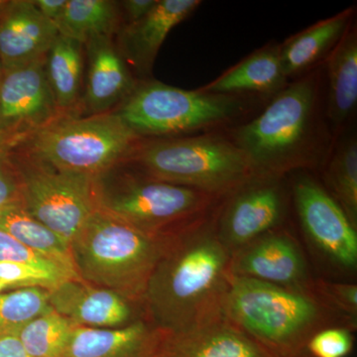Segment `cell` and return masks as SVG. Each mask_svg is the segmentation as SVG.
<instances>
[{"instance_id":"6da1fadb","label":"cell","mask_w":357,"mask_h":357,"mask_svg":"<svg viewBox=\"0 0 357 357\" xmlns=\"http://www.w3.org/2000/svg\"><path fill=\"white\" fill-rule=\"evenodd\" d=\"M230 260L211 218L171 237L143 296L144 318L175 335L222 317Z\"/></svg>"},{"instance_id":"7a4b0ae2","label":"cell","mask_w":357,"mask_h":357,"mask_svg":"<svg viewBox=\"0 0 357 357\" xmlns=\"http://www.w3.org/2000/svg\"><path fill=\"white\" fill-rule=\"evenodd\" d=\"M333 309L316 288L281 287L230 277L222 314L276 357L306 351L310 338L331 323Z\"/></svg>"},{"instance_id":"3957f363","label":"cell","mask_w":357,"mask_h":357,"mask_svg":"<svg viewBox=\"0 0 357 357\" xmlns=\"http://www.w3.org/2000/svg\"><path fill=\"white\" fill-rule=\"evenodd\" d=\"M172 236H149L98 208L70 241V252L82 280L141 305Z\"/></svg>"},{"instance_id":"277c9868","label":"cell","mask_w":357,"mask_h":357,"mask_svg":"<svg viewBox=\"0 0 357 357\" xmlns=\"http://www.w3.org/2000/svg\"><path fill=\"white\" fill-rule=\"evenodd\" d=\"M139 138L112 112L64 115L4 146L52 170L98 178L126 163Z\"/></svg>"},{"instance_id":"5b68a950","label":"cell","mask_w":357,"mask_h":357,"mask_svg":"<svg viewBox=\"0 0 357 357\" xmlns=\"http://www.w3.org/2000/svg\"><path fill=\"white\" fill-rule=\"evenodd\" d=\"M126 163L134 164L154 180L220 199L253 178L243 152L218 135L138 142Z\"/></svg>"},{"instance_id":"8992f818","label":"cell","mask_w":357,"mask_h":357,"mask_svg":"<svg viewBox=\"0 0 357 357\" xmlns=\"http://www.w3.org/2000/svg\"><path fill=\"white\" fill-rule=\"evenodd\" d=\"M317 100L316 79L304 77L282 89L261 114L237 129L232 142L248 160L253 178H280L302 163Z\"/></svg>"},{"instance_id":"52a82bcc","label":"cell","mask_w":357,"mask_h":357,"mask_svg":"<svg viewBox=\"0 0 357 357\" xmlns=\"http://www.w3.org/2000/svg\"><path fill=\"white\" fill-rule=\"evenodd\" d=\"M98 208L152 236H169L208 220L220 198L143 175L96 178Z\"/></svg>"},{"instance_id":"ba28073f","label":"cell","mask_w":357,"mask_h":357,"mask_svg":"<svg viewBox=\"0 0 357 357\" xmlns=\"http://www.w3.org/2000/svg\"><path fill=\"white\" fill-rule=\"evenodd\" d=\"M243 107L236 96L187 91L152 81L136 86L115 114L142 137L215 128L236 119Z\"/></svg>"},{"instance_id":"9c48e42d","label":"cell","mask_w":357,"mask_h":357,"mask_svg":"<svg viewBox=\"0 0 357 357\" xmlns=\"http://www.w3.org/2000/svg\"><path fill=\"white\" fill-rule=\"evenodd\" d=\"M3 147L20 181L25 210L70 243L98 208L96 178L58 172Z\"/></svg>"},{"instance_id":"30bf717a","label":"cell","mask_w":357,"mask_h":357,"mask_svg":"<svg viewBox=\"0 0 357 357\" xmlns=\"http://www.w3.org/2000/svg\"><path fill=\"white\" fill-rule=\"evenodd\" d=\"M46 56V55H45ZM45 56L0 75V143L13 144L64 116L45 72Z\"/></svg>"},{"instance_id":"8fae6325","label":"cell","mask_w":357,"mask_h":357,"mask_svg":"<svg viewBox=\"0 0 357 357\" xmlns=\"http://www.w3.org/2000/svg\"><path fill=\"white\" fill-rule=\"evenodd\" d=\"M293 198L307 238L333 264L357 266L356 227L325 188L307 175L296 178Z\"/></svg>"},{"instance_id":"7c38bea8","label":"cell","mask_w":357,"mask_h":357,"mask_svg":"<svg viewBox=\"0 0 357 357\" xmlns=\"http://www.w3.org/2000/svg\"><path fill=\"white\" fill-rule=\"evenodd\" d=\"M278 178H251L232 192L213 220L218 238L230 255L278 229L286 208L285 194Z\"/></svg>"},{"instance_id":"4fadbf2b","label":"cell","mask_w":357,"mask_h":357,"mask_svg":"<svg viewBox=\"0 0 357 357\" xmlns=\"http://www.w3.org/2000/svg\"><path fill=\"white\" fill-rule=\"evenodd\" d=\"M234 276L281 287L311 289L306 260L292 236L278 229L258 237L231 255Z\"/></svg>"},{"instance_id":"5bb4252c","label":"cell","mask_w":357,"mask_h":357,"mask_svg":"<svg viewBox=\"0 0 357 357\" xmlns=\"http://www.w3.org/2000/svg\"><path fill=\"white\" fill-rule=\"evenodd\" d=\"M49 302L59 314L86 328H123L145 319L138 303L84 280L67 281L50 291Z\"/></svg>"},{"instance_id":"9a60e30c","label":"cell","mask_w":357,"mask_h":357,"mask_svg":"<svg viewBox=\"0 0 357 357\" xmlns=\"http://www.w3.org/2000/svg\"><path fill=\"white\" fill-rule=\"evenodd\" d=\"M168 337L146 319L119 328L75 326L61 357H162Z\"/></svg>"},{"instance_id":"2e32d148","label":"cell","mask_w":357,"mask_h":357,"mask_svg":"<svg viewBox=\"0 0 357 357\" xmlns=\"http://www.w3.org/2000/svg\"><path fill=\"white\" fill-rule=\"evenodd\" d=\"M59 35L33 0H10L0 14V63L2 69L28 64L44 57Z\"/></svg>"},{"instance_id":"e0dca14e","label":"cell","mask_w":357,"mask_h":357,"mask_svg":"<svg viewBox=\"0 0 357 357\" xmlns=\"http://www.w3.org/2000/svg\"><path fill=\"white\" fill-rule=\"evenodd\" d=\"M84 46L88 57L84 107L91 115L112 112L136 88L126 59L112 38L91 40Z\"/></svg>"},{"instance_id":"ac0fdd59","label":"cell","mask_w":357,"mask_h":357,"mask_svg":"<svg viewBox=\"0 0 357 357\" xmlns=\"http://www.w3.org/2000/svg\"><path fill=\"white\" fill-rule=\"evenodd\" d=\"M201 4L199 0H157L145 17L123 28L119 47L123 58L142 74L149 73L169 33Z\"/></svg>"},{"instance_id":"d6986e66","label":"cell","mask_w":357,"mask_h":357,"mask_svg":"<svg viewBox=\"0 0 357 357\" xmlns=\"http://www.w3.org/2000/svg\"><path fill=\"white\" fill-rule=\"evenodd\" d=\"M164 357H276L225 317L169 335Z\"/></svg>"},{"instance_id":"ffe728a7","label":"cell","mask_w":357,"mask_h":357,"mask_svg":"<svg viewBox=\"0 0 357 357\" xmlns=\"http://www.w3.org/2000/svg\"><path fill=\"white\" fill-rule=\"evenodd\" d=\"M286 81L287 77L282 69L280 45H268L199 89L206 93L227 96L243 93H269L280 91Z\"/></svg>"},{"instance_id":"44dd1931","label":"cell","mask_w":357,"mask_h":357,"mask_svg":"<svg viewBox=\"0 0 357 357\" xmlns=\"http://www.w3.org/2000/svg\"><path fill=\"white\" fill-rule=\"evenodd\" d=\"M352 9L319 21L280 45V60L285 77L305 72L330 54L349 29Z\"/></svg>"},{"instance_id":"7402d4cb","label":"cell","mask_w":357,"mask_h":357,"mask_svg":"<svg viewBox=\"0 0 357 357\" xmlns=\"http://www.w3.org/2000/svg\"><path fill=\"white\" fill-rule=\"evenodd\" d=\"M45 72L58 109L70 115L81 98L83 44L59 34L45 56Z\"/></svg>"},{"instance_id":"603a6c76","label":"cell","mask_w":357,"mask_h":357,"mask_svg":"<svg viewBox=\"0 0 357 357\" xmlns=\"http://www.w3.org/2000/svg\"><path fill=\"white\" fill-rule=\"evenodd\" d=\"M328 117L335 126L344 124L357 105V36L349 28L328 54Z\"/></svg>"},{"instance_id":"cb8c5ba5","label":"cell","mask_w":357,"mask_h":357,"mask_svg":"<svg viewBox=\"0 0 357 357\" xmlns=\"http://www.w3.org/2000/svg\"><path fill=\"white\" fill-rule=\"evenodd\" d=\"M121 22V4L112 0H68L59 34L86 45L91 40L112 38Z\"/></svg>"},{"instance_id":"d4e9b609","label":"cell","mask_w":357,"mask_h":357,"mask_svg":"<svg viewBox=\"0 0 357 357\" xmlns=\"http://www.w3.org/2000/svg\"><path fill=\"white\" fill-rule=\"evenodd\" d=\"M0 229L39 255L76 271L70 243L33 218L23 204L0 211Z\"/></svg>"},{"instance_id":"484cf974","label":"cell","mask_w":357,"mask_h":357,"mask_svg":"<svg viewBox=\"0 0 357 357\" xmlns=\"http://www.w3.org/2000/svg\"><path fill=\"white\" fill-rule=\"evenodd\" d=\"M75 326L53 310L21 326L13 335L33 357H61Z\"/></svg>"},{"instance_id":"4316f807","label":"cell","mask_w":357,"mask_h":357,"mask_svg":"<svg viewBox=\"0 0 357 357\" xmlns=\"http://www.w3.org/2000/svg\"><path fill=\"white\" fill-rule=\"evenodd\" d=\"M331 196L340 204L352 225L357 227V142L344 141L337 148L326 170Z\"/></svg>"},{"instance_id":"83f0119b","label":"cell","mask_w":357,"mask_h":357,"mask_svg":"<svg viewBox=\"0 0 357 357\" xmlns=\"http://www.w3.org/2000/svg\"><path fill=\"white\" fill-rule=\"evenodd\" d=\"M49 297L50 291L38 287L0 293V335L15 333L32 319L53 311Z\"/></svg>"},{"instance_id":"f1b7e54d","label":"cell","mask_w":357,"mask_h":357,"mask_svg":"<svg viewBox=\"0 0 357 357\" xmlns=\"http://www.w3.org/2000/svg\"><path fill=\"white\" fill-rule=\"evenodd\" d=\"M70 280H82L75 270L55 265L42 267L24 263L0 262V283L6 291L38 287L52 291Z\"/></svg>"},{"instance_id":"f546056e","label":"cell","mask_w":357,"mask_h":357,"mask_svg":"<svg viewBox=\"0 0 357 357\" xmlns=\"http://www.w3.org/2000/svg\"><path fill=\"white\" fill-rule=\"evenodd\" d=\"M354 338L345 328H328L314 333L307 344V351L314 357H344L351 352Z\"/></svg>"},{"instance_id":"4dcf8cb0","label":"cell","mask_w":357,"mask_h":357,"mask_svg":"<svg viewBox=\"0 0 357 357\" xmlns=\"http://www.w3.org/2000/svg\"><path fill=\"white\" fill-rule=\"evenodd\" d=\"M0 262L24 263V264L42 267L63 265L39 255L36 251L20 243L1 229H0Z\"/></svg>"},{"instance_id":"1f68e13d","label":"cell","mask_w":357,"mask_h":357,"mask_svg":"<svg viewBox=\"0 0 357 357\" xmlns=\"http://www.w3.org/2000/svg\"><path fill=\"white\" fill-rule=\"evenodd\" d=\"M317 292L326 300V302L338 311L349 314L351 319L357 314V286L347 283H318Z\"/></svg>"},{"instance_id":"d6a6232c","label":"cell","mask_w":357,"mask_h":357,"mask_svg":"<svg viewBox=\"0 0 357 357\" xmlns=\"http://www.w3.org/2000/svg\"><path fill=\"white\" fill-rule=\"evenodd\" d=\"M17 204H22L20 181L3 145L0 144V211Z\"/></svg>"},{"instance_id":"836d02e7","label":"cell","mask_w":357,"mask_h":357,"mask_svg":"<svg viewBox=\"0 0 357 357\" xmlns=\"http://www.w3.org/2000/svg\"><path fill=\"white\" fill-rule=\"evenodd\" d=\"M157 0H126L119 2L128 24H133L147 15L156 4Z\"/></svg>"},{"instance_id":"e575fe53","label":"cell","mask_w":357,"mask_h":357,"mask_svg":"<svg viewBox=\"0 0 357 357\" xmlns=\"http://www.w3.org/2000/svg\"><path fill=\"white\" fill-rule=\"evenodd\" d=\"M0 357H33L13 333L0 335Z\"/></svg>"},{"instance_id":"d590c367","label":"cell","mask_w":357,"mask_h":357,"mask_svg":"<svg viewBox=\"0 0 357 357\" xmlns=\"http://www.w3.org/2000/svg\"><path fill=\"white\" fill-rule=\"evenodd\" d=\"M68 0H33V3L46 20L55 24L64 13Z\"/></svg>"},{"instance_id":"8d00e7d4","label":"cell","mask_w":357,"mask_h":357,"mask_svg":"<svg viewBox=\"0 0 357 357\" xmlns=\"http://www.w3.org/2000/svg\"><path fill=\"white\" fill-rule=\"evenodd\" d=\"M9 2H10L9 0H0V14L3 13L4 9L8 6Z\"/></svg>"},{"instance_id":"74e56055","label":"cell","mask_w":357,"mask_h":357,"mask_svg":"<svg viewBox=\"0 0 357 357\" xmlns=\"http://www.w3.org/2000/svg\"><path fill=\"white\" fill-rule=\"evenodd\" d=\"M289 357H307V349L306 351L301 352L299 354H296V356H289Z\"/></svg>"},{"instance_id":"f35d334b","label":"cell","mask_w":357,"mask_h":357,"mask_svg":"<svg viewBox=\"0 0 357 357\" xmlns=\"http://www.w3.org/2000/svg\"><path fill=\"white\" fill-rule=\"evenodd\" d=\"M3 291H6V288H4V286L0 283V293L3 292Z\"/></svg>"},{"instance_id":"ab89813d","label":"cell","mask_w":357,"mask_h":357,"mask_svg":"<svg viewBox=\"0 0 357 357\" xmlns=\"http://www.w3.org/2000/svg\"><path fill=\"white\" fill-rule=\"evenodd\" d=\"M1 70H2V66H1V63H0V75H1Z\"/></svg>"},{"instance_id":"60d3db41","label":"cell","mask_w":357,"mask_h":357,"mask_svg":"<svg viewBox=\"0 0 357 357\" xmlns=\"http://www.w3.org/2000/svg\"><path fill=\"white\" fill-rule=\"evenodd\" d=\"M162 357H164V354H163V356H162Z\"/></svg>"}]
</instances>
